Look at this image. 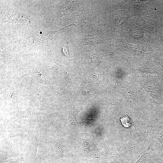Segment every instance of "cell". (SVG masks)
<instances>
[{
	"label": "cell",
	"mask_w": 163,
	"mask_h": 163,
	"mask_svg": "<svg viewBox=\"0 0 163 163\" xmlns=\"http://www.w3.org/2000/svg\"><path fill=\"white\" fill-rule=\"evenodd\" d=\"M74 25L71 24L68 26L56 31H50L45 29L38 30L30 37L33 41V46L40 48L47 47L53 35L58 31L68 27Z\"/></svg>",
	"instance_id": "cell-1"
},
{
	"label": "cell",
	"mask_w": 163,
	"mask_h": 163,
	"mask_svg": "<svg viewBox=\"0 0 163 163\" xmlns=\"http://www.w3.org/2000/svg\"><path fill=\"white\" fill-rule=\"evenodd\" d=\"M33 113L30 109L29 108L26 110L22 111H18L17 113L11 117L5 123V129L7 124L10 121L17 118L23 117H32Z\"/></svg>",
	"instance_id": "cell-2"
},
{
	"label": "cell",
	"mask_w": 163,
	"mask_h": 163,
	"mask_svg": "<svg viewBox=\"0 0 163 163\" xmlns=\"http://www.w3.org/2000/svg\"><path fill=\"white\" fill-rule=\"evenodd\" d=\"M149 147L142 154L140 157L134 163H144L152 151V147Z\"/></svg>",
	"instance_id": "cell-3"
},
{
	"label": "cell",
	"mask_w": 163,
	"mask_h": 163,
	"mask_svg": "<svg viewBox=\"0 0 163 163\" xmlns=\"http://www.w3.org/2000/svg\"><path fill=\"white\" fill-rule=\"evenodd\" d=\"M144 163H163V154L155 158H149L148 157Z\"/></svg>",
	"instance_id": "cell-4"
},
{
	"label": "cell",
	"mask_w": 163,
	"mask_h": 163,
	"mask_svg": "<svg viewBox=\"0 0 163 163\" xmlns=\"http://www.w3.org/2000/svg\"><path fill=\"white\" fill-rule=\"evenodd\" d=\"M120 120L122 124L124 127L128 128L131 126V120L128 116L126 115L122 117Z\"/></svg>",
	"instance_id": "cell-5"
},
{
	"label": "cell",
	"mask_w": 163,
	"mask_h": 163,
	"mask_svg": "<svg viewBox=\"0 0 163 163\" xmlns=\"http://www.w3.org/2000/svg\"><path fill=\"white\" fill-rule=\"evenodd\" d=\"M62 51L64 54L69 56V50L68 47L66 46H63L62 47Z\"/></svg>",
	"instance_id": "cell-6"
}]
</instances>
